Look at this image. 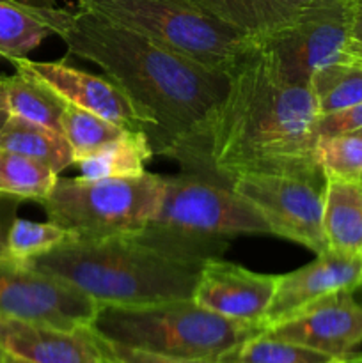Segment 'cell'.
<instances>
[{
	"label": "cell",
	"mask_w": 362,
	"mask_h": 363,
	"mask_svg": "<svg viewBox=\"0 0 362 363\" xmlns=\"http://www.w3.org/2000/svg\"><path fill=\"white\" fill-rule=\"evenodd\" d=\"M57 179L59 174L45 163L0 149V194L41 204Z\"/></svg>",
	"instance_id": "cell-22"
},
{
	"label": "cell",
	"mask_w": 362,
	"mask_h": 363,
	"mask_svg": "<svg viewBox=\"0 0 362 363\" xmlns=\"http://www.w3.org/2000/svg\"><path fill=\"white\" fill-rule=\"evenodd\" d=\"M358 130H362V103L351 106V108L319 116L318 124H316L318 137H322V135L350 133V131Z\"/></svg>",
	"instance_id": "cell-29"
},
{
	"label": "cell",
	"mask_w": 362,
	"mask_h": 363,
	"mask_svg": "<svg viewBox=\"0 0 362 363\" xmlns=\"http://www.w3.org/2000/svg\"><path fill=\"white\" fill-rule=\"evenodd\" d=\"M353 0H312L297 16L254 46L270 69L287 84L309 85L312 74L330 64H351Z\"/></svg>",
	"instance_id": "cell-8"
},
{
	"label": "cell",
	"mask_w": 362,
	"mask_h": 363,
	"mask_svg": "<svg viewBox=\"0 0 362 363\" xmlns=\"http://www.w3.org/2000/svg\"><path fill=\"white\" fill-rule=\"evenodd\" d=\"M99 305L67 280L16 259H0V318L55 326L89 328Z\"/></svg>",
	"instance_id": "cell-9"
},
{
	"label": "cell",
	"mask_w": 362,
	"mask_h": 363,
	"mask_svg": "<svg viewBox=\"0 0 362 363\" xmlns=\"http://www.w3.org/2000/svg\"><path fill=\"white\" fill-rule=\"evenodd\" d=\"M70 234L57 223L32 222L25 218H14L7 236V248L11 259L16 261H31L43 254L62 245Z\"/></svg>",
	"instance_id": "cell-27"
},
{
	"label": "cell",
	"mask_w": 362,
	"mask_h": 363,
	"mask_svg": "<svg viewBox=\"0 0 362 363\" xmlns=\"http://www.w3.org/2000/svg\"><path fill=\"white\" fill-rule=\"evenodd\" d=\"M256 39L297 16L312 0H185Z\"/></svg>",
	"instance_id": "cell-18"
},
{
	"label": "cell",
	"mask_w": 362,
	"mask_h": 363,
	"mask_svg": "<svg viewBox=\"0 0 362 363\" xmlns=\"http://www.w3.org/2000/svg\"><path fill=\"white\" fill-rule=\"evenodd\" d=\"M78 7L222 73L254 46L243 32L185 0H78Z\"/></svg>",
	"instance_id": "cell-6"
},
{
	"label": "cell",
	"mask_w": 362,
	"mask_h": 363,
	"mask_svg": "<svg viewBox=\"0 0 362 363\" xmlns=\"http://www.w3.org/2000/svg\"><path fill=\"white\" fill-rule=\"evenodd\" d=\"M91 332L106 342L181 358L220 360L258 326L233 321L188 300L151 305H99Z\"/></svg>",
	"instance_id": "cell-4"
},
{
	"label": "cell",
	"mask_w": 362,
	"mask_h": 363,
	"mask_svg": "<svg viewBox=\"0 0 362 363\" xmlns=\"http://www.w3.org/2000/svg\"><path fill=\"white\" fill-rule=\"evenodd\" d=\"M0 351L28 363H99L91 328L62 330L41 323L0 318Z\"/></svg>",
	"instance_id": "cell-15"
},
{
	"label": "cell",
	"mask_w": 362,
	"mask_h": 363,
	"mask_svg": "<svg viewBox=\"0 0 362 363\" xmlns=\"http://www.w3.org/2000/svg\"><path fill=\"white\" fill-rule=\"evenodd\" d=\"M227 74V91L209 138L213 170L233 184L240 176L325 179L316 162L319 110L311 85L287 84L252 46Z\"/></svg>",
	"instance_id": "cell-2"
},
{
	"label": "cell",
	"mask_w": 362,
	"mask_h": 363,
	"mask_svg": "<svg viewBox=\"0 0 362 363\" xmlns=\"http://www.w3.org/2000/svg\"><path fill=\"white\" fill-rule=\"evenodd\" d=\"M59 38L71 55L102 67L130 98L148 123L146 135L155 155L176 160L183 172L220 181L209 138L227 91L226 73L78 6Z\"/></svg>",
	"instance_id": "cell-1"
},
{
	"label": "cell",
	"mask_w": 362,
	"mask_h": 363,
	"mask_svg": "<svg viewBox=\"0 0 362 363\" xmlns=\"http://www.w3.org/2000/svg\"><path fill=\"white\" fill-rule=\"evenodd\" d=\"M233 190L251 202L268 223L270 234L302 245L316 255L327 250L323 236L325 179L293 176H240Z\"/></svg>",
	"instance_id": "cell-10"
},
{
	"label": "cell",
	"mask_w": 362,
	"mask_h": 363,
	"mask_svg": "<svg viewBox=\"0 0 362 363\" xmlns=\"http://www.w3.org/2000/svg\"><path fill=\"white\" fill-rule=\"evenodd\" d=\"M0 82H2V74H0ZM7 119H9V112H7L6 106H4L2 94H0V130H2L4 124L7 123Z\"/></svg>",
	"instance_id": "cell-34"
},
{
	"label": "cell",
	"mask_w": 362,
	"mask_h": 363,
	"mask_svg": "<svg viewBox=\"0 0 362 363\" xmlns=\"http://www.w3.org/2000/svg\"><path fill=\"white\" fill-rule=\"evenodd\" d=\"M353 64H361V66H362V55H358L357 59H355V62H353Z\"/></svg>",
	"instance_id": "cell-38"
},
{
	"label": "cell",
	"mask_w": 362,
	"mask_h": 363,
	"mask_svg": "<svg viewBox=\"0 0 362 363\" xmlns=\"http://www.w3.org/2000/svg\"><path fill=\"white\" fill-rule=\"evenodd\" d=\"M0 363H28V362H23L20 360V358H14L11 357V354L2 353V351H0Z\"/></svg>",
	"instance_id": "cell-35"
},
{
	"label": "cell",
	"mask_w": 362,
	"mask_h": 363,
	"mask_svg": "<svg viewBox=\"0 0 362 363\" xmlns=\"http://www.w3.org/2000/svg\"><path fill=\"white\" fill-rule=\"evenodd\" d=\"M149 227L197 257H222L240 234H270L258 209L231 184L181 172L163 176V199Z\"/></svg>",
	"instance_id": "cell-5"
},
{
	"label": "cell",
	"mask_w": 362,
	"mask_h": 363,
	"mask_svg": "<svg viewBox=\"0 0 362 363\" xmlns=\"http://www.w3.org/2000/svg\"><path fill=\"white\" fill-rule=\"evenodd\" d=\"M319 116L351 108L362 103L361 64H330L312 74L311 82Z\"/></svg>",
	"instance_id": "cell-23"
},
{
	"label": "cell",
	"mask_w": 362,
	"mask_h": 363,
	"mask_svg": "<svg viewBox=\"0 0 362 363\" xmlns=\"http://www.w3.org/2000/svg\"><path fill=\"white\" fill-rule=\"evenodd\" d=\"M332 357L319 351L258 333L224 354V363H329Z\"/></svg>",
	"instance_id": "cell-24"
},
{
	"label": "cell",
	"mask_w": 362,
	"mask_h": 363,
	"mask_svg": "<svg viewBox=\"0 0 362 363\" xmlns=\"http://www.w3.org/2000/svg\"><path fill=\"white\" fill-rule=\"evenodd\" d=\"M67 280L98 305H151L194 296L206 259L187 254L149 227L137 234L75 240L25 261Z\"/></svg>",
	"instance_id": "cell-3"
},
{
	"label": "cell",
	"mask_w": 362,
	"mask_h": 363,
	"mask_svg": "<svg viewBox=\"0 0 362 363\" xmlns=\"http://www.w3.org/2000/svg\"><path fill=\"white\" fill-rule=\"evenodd\" d=\"M18 2L28 4V6H34V7H46V9L57 7L55 0H18Z\"/></svg>",
	"instance_id": "cell-33"
},
{
	"label": "cell",
	"mask_w": 362,
	"mask_h": 363,
	"mask_svg": "<svg viewBox=\"0 0 362 363\" xmlns=\"http://www.w3.org/2000/svg\"><path fill=\"white\" fill-rule=\"evenodd\" d=\"M20 202V199L0 194V259H11L7 236H9V229L16 218V208Z\"/></svg>",
	"instance_id": "cell-30"
},
{
	"label": "cell",
	"mask_w": 362,
	"mask_h": 363,
	"mask_svg": "<svg viewBox=\"0 0 362 363\" xmlns=\"http://www.w3.org/2000/svg\"><path fill=\"white\" fill-rule=\"evenodd\" d=\"M329 363H362V353L353 351V353H348V354H344V357L332 358Z\"/></svg>",
	"instance_id": "cell-32"
},
{
	"label": "cell",
	"mask_w": 362,
	"mask_h": 363,
	"mask_svg": "<svg viewBox=\"0 0 362 363\" xmlns=\"http://www.w3.org/2000/svg\"><path fill=\"white\" fill-rule=\"evenodd\" d=\"M362 286V255L341 254L329 250L318 254L314 261L295 272L277 275V287L272 305L263 319L261 328L275 325L307 305L350 291L355 293ZM261 330V332H263Z\"/></svg>",
	"instance_id": "cell-14"
},
{
	"label": "cell",
	"mask_w": 362,
	"mask_h": 363,
	"mask_svg": "<svg viewBox=\"0 0 362 363\" xmlns=\"http://www.w3.org/2000/svg\"><path fill=\"white\" fill-rule=\"evenodd\" d=\"M362 55V0H353V23H351L350 57L351 64Z\"/></svg>",
	"instance_id": "cell-31"
},
{
	"label": "cell",
	"mask_w": 362,
	"mask_h": 363,
	"mask_svg": "<svg viewBox=\"0 0 362 363\" xmlns=\"http://www.w3.org/2000/svg\"><path fill=\"white\" fill-rule=\"evenodd\" d=\"M358 131H362V130H358Z\"/></svg>",
	"instance_id": "cell-39"
},
{
	"label": "cell",
	"mask_w": 362,
	"mask_h": 363,
	"mask_svg": "<svg viewBox=\"0 0 362 363\" xmlns=\"http://www.w3.org/2000/svg\"><path fill=\"white\" fill-rule=\"evenodd\" d=\"M155 156L144 131H124L91 155L75 160L73 165L85 179L135 177L146 172V163Z\"/></svg>",
	"instance_id": "cell-20"
},
{
	"label": "cell",
	"mask_w": 362,
	"mask_h": 363,
	"mask_svg": "<svg viewBox=\"0 0 362 363\" xmlns=\"http://www.w3.org/2000/svg\"><path fill=\"white\" fill-rule=\"evenodd\" d=\"M0 149L38 160L57 174L75 163L73 149L62 133L14 116L0 130Z\"/></svg>",
	"instance_id": "cell-21"
},
{
	"label": "cell",
	"mask_w": 362,
	"mask_h": 363,
	"mask_svg": "<svg viewBox=\"0 0 362 363\" xmlns=\"http://www.w3.org/2000/svg\"><path fill=\"white\" fill-rule=\"evenodd\" d=\"M124 131L128 130H123L117 124L110 123L96 113L87 112L80 106L67 103L66 110H64L62 135L73 149L75 160L91 155L92 151L112 142Z\"/></svg>",
	"instance_id": "cell-25"
},
{
	"label": "cell",
	"mask_w": 362,
	"mask_h": 363,
	"mask_svg": "<svg viewBox=\"0 0 362 363\" xmlns=\"http://www.w3.org/2000/svg\"><path fill=\"white\" fill-rule=\"evenodd\" d=\"M16 69L27 71L45 82L66 103L96 113L128 131L148 133V123L126 94L109 77L67 66L64 60L39 62L27 57L11 60Z\"/></svg>",
	"instance_id": "cell-12"
},
{
	"label": "cell",
	"mask_w": 362,
	"mask_h": 363,
	"mask_svg": "<svg viewBox=\"0 0 362 363\" xmlns=\"http://www.w3.org/2000/svg\"><path fill=\"white\" fill-rule=\"evenodd\" d=\"M355 293H357V294H358V296H355V298H357L358 305H361V307H362V286H361V287H358V289H357V291H355Z\"/></svg>",
	"instance_id": "cell-37"
},
{
	"label": "cell",
	"mask_w": 362,
	"mask_h": 363,
	"mask_svg": "<svg viewBox=\"0 0 362 363\" xmlns=\"http://www.w3.org/2000/svg\"><path fill=\"white\" fill-rule=\"evenodd\" d=\"M70 16V9H46L18 0H0V57L9 62L25 57L50 34H62Z\"/></svg>",
	"instance_id": "cell-16"
},
{
	"label": "cell",
	"mask_w": 362,
	"mask_h": 363,
	"mask_svg": "<svg viewBox=\"0 0 362 363\" xmlns=\"http://www.w3.org/2000/svg\"><path fill=\"white\" fill-rule=\"evenodd\" d=\"M0 94L9 116L62 133V116L67 103L34 74L21 69L11 77L2 74Z\"/></svg>",
	"instance_id": "cell-19"
},
{
	"label": "cell",
	"mask_w": 362,
	"mask_h": 363,
	"mask_svg": "<svg viewBox=\"0 0 362 363\" xmlns=\"http://www.w3.org/2000/svg\"><path fill=\"white\" fill-rule=\"evenodd\" d=\"M261 333L337 358L362 344V307L355 293L330 294Z\"/></svg>",
	"instance_id": "cell-11"
},
{
	"label": "cell",
	"mask_w": 362,
	"mask_h": 363,
	"mask_svg": "<svg viewBox=\"0 0 362 363\" xmlns=\"http://www.w3.org/2000/svg\"><path fill=\"white\" fill-rule=\"evenodd\" d=\"M314 152L325 177H362V131L322 135Z\"/></svg>",
	"instance_id": "cell-26"
},
{
	"label": "cell",
	"mask_w": 362,
	"mask_h": 363,
	"mask_svg": "<svg viewBox=\"0 0 362 363\" xmlns=\"http://www.w3.org/2000/svg\"><path fill=\"white\" fill-rule=\"evenodd\" d=\"M92 335H94V333H92ZM94 339L102 353L109 354V357L116 358V360L123 363H224L220 360L169 357V354H158V353H151V351L135 350V347H126V346H119V344L106 342V340L99 339L98 335H94Z\"/></svg>",
	"instance_id": "cell-28"
},
{
	"label": "cell",
	"mask_w": 362,
	"mask_h": 363,
	"mask_svg": "<svg viewBox=\"0 0 362 363\" xmlns=\"http://www.w3.org/2000/svg\"><path fill=\"white\" fill-rule=\"evenodd\" d=\"M275 287L277 275L251 272L216 257L206 261L192 300L215 314L263 330Z\"/></svg>",
	"instance_id": "cell-13"
},
{
	"label": "cell",
	"mask_w": 362,
	"mask_h": 363,
	"mask_svg": "<svg viewBox=\"0 0 362 363\" xmlns=\"http://www.w3.org/2000/svg\"><path fill=\"white\" fill-rule=\"evenodd\" d=\"M162 199L163 176L144 172L110 179H57L41 206L50 222L75 240H105L144 230Z\"/></svg>",
	"instance_id": "cell-7"
},
{
	"label": "cell",
	"mask_w": 362,
	"mask_h": 363,
	"mask_svg": "<svg viewBox=\"0 0 362 363\" xmlns=\"http://www.w3.org/2000/svg\"><path fill=\"white\" fill-rule=\"evenodd\" d=\"M323 236L329 250L362 255V177H325Z\"/></svg>",
	"instance_id": "cell-17"
},
{
	"label": "cell",
	"mask_w": 362,
	"mask_h": 363,
	"mask_svg": "<svg viewBox=\"0 0 362 363\" xmlns=\"http://www.w3.org/2000/svg\"><path fill=\"white\" fill-rule=\"evenodd\" d=\"M99 363H123V362H119V360H116V358L109 357V354L102 353V358H99Z\"/></svg>",
	"instance_id": "cell-36"
}]
</instances>
